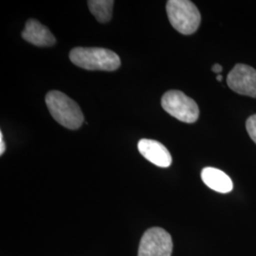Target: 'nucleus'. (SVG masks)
<instances>
[{"label":"nucleus","instance_id":"6","mask_svg":"<svg viewBox=\"0 0 256 256\" xmlns=\"http://www.w3.org/2000/svg\"><path fill=\"white\" fill-rule=\"evenodd\" d=\"M227 84L232 92L256 98V70L254 68L236 64L227 76Z\"/></svg>","mask_w":256,"mask_h":256},{"label":"nucleus","instance_id":"3","mask_svg":"<svg viewBox=\"0 0 256 256\" xmlns=\"http://www.w3.org/2000/svg\"><path fill=\"white\" fill-rule=\"evenodd\" d=\"M166 12L171 25L185 36L196 32L200 25V12L189 0H169L166 4Z\"/></svg>","mask_w":256,"mask_h":256},{"label":"nucleus","instance_id":"5","mask_svg":"<svg viewBox=\"0 0 256 256\" xmlns=\"http://www.w3.org/2000/svg\"><path fill=\"white\" fill-rule=\"evenodd\" d=\"M172 238L165 230L154 227L147 230L140 242L138 256H171Z\"/></svg>","mask_w":256,"mask_h":256},{"label":"nucleus","instance_id":"13","mask_svg":"<svg viewBox=\"0 0 256 256\" xmlns=\"http://www.w3.org/2000/svg\"><path fill=\"white\" fill-rule=\"evenodd\" d=\"M212 70L216 74H220L222 72V66L218 64H214V66L212 68Z\"/></svg>","mask_w":256,"mask_h":256},{"label":"nucleus","instance_id":"9","mask_svg":"<svg viewBox=\"0 0 256 256\" xmlns=\"http://www.w3.org/2000/svg\"><path fill=\"white\" fill-rule=\"evenodd\" d=\"M202 178L203 182L216 192L227 194L234 189V184L229 176L216 168H204L202 172Z\"/></svg>","mask_w":256,"mask_h":256},{"label":"nucleus","instance_id":"2","mask_svg":"<svg viewBox=\"0 0 256 256\" xmlns=\"http://www.w3.org/2000/svg\"><path fill=\"white\" fill-rule=\"evenodd\" d=\"M46 104L54 119L61 126L68 129L81 128L84 115L76 102L63 92H50L46 96Z\"/></svg>","mask_w":256,"mask_h":256},{"label":"nucleus","instance_id":"10","mask_svg":"<svg viewBox=\"0 0 256 256\" xmlns=\"http://www.w3.org/2000/svg\"><path fill=\"white\" fill-rule=\"evenodd\" d=\"M88 5L90 12L99 22H108L112 18L113 0H90L88 2Z\"/></svg>","mask_w":256,"mask_h":256},{"label":"nucleus","instance_id":"12","mask_svg":"<svg viewBox=\"0 0 256 256\" xmlns=\"http://www.w3.org/2000/svg\"><path fill=\"white\" fill-rule=\"evenodd\" d=\"M5 149H6V146L3 138V133L0 132V155H3V153L5 152Z\"/></svg>","mask_w":256,"mask_h":256},{"label":"nucleus","instance_id":"7","mask_svg":"<svg viewBox=\"0 0 256 256\" xmlns=\"http://www.w3.org/2000/svg\"><path fill=\"white\" fill-rule=\"evenodd\" d=\"M138 149L147 160L158 167L166 168L172 164V156L170 152L158 140L142 138L138 144Z\"/></svg>","mask_w":256,"mask_h":256},{"label":"nucleus","instance_id":"14","mask_svg":"<svg viewBox=\"0 0 256 256\" xmlns=\"http://www.w3.org/2000/svg\"><path fill=\"white\" fill-rule=\"evenodd\" d=\"M222 78H223V77H222V75H220V74H218V77H216L218 81H220V82H221V81H222Z\"/></svg>","mask_w":256,"mask_h":256},{"label":"nucleus","instance_id":"1","mask_svg":"<svg viewBox=\"0 0 256 256\" xmlns=\"http://www.w3.org/2000/svg\"><path fill=\"white\" fill-rule=\"evenodd\" d=\"M70 59L75 66L88 70L114 72L120 66L118 54L102 48H74Z\"/></svg>","mask_w":256,"mask_h":256},{"label":"nucleus","instance_id":"8","mask_svg":"<svg viewBox=\"0 0 256 256\" xmlns=\"http://www.w3.org/2000/svg\"><path fill=\"white\" fill-rule=\"evenodd\" d=\"M22 37L28 43L38 46H50L55 44L52 32L36 19H30L22 32Z\"/></svg>","mask_w":256,"mask_h":256},{"label":"nucleus","instance_id":"11","mask_svg":"<svg viewBox=\"0 0 256 256\" xmlns=\"http://www.w3.org/2000/svg\"><path fill=\"white\" fill-rule=\"evenodd\" d=\"M248 133L252 140L256 144V114L250 116L246 122Z\"/></svg>","mask_w":256,"mask_h":256},{"label":"nucleus","instance_id":"4","mask_svg":"<svg viewBox=\"0 0 256 256\" xmlns=\"http://www.w3.org/2000/svg\"><path fill=\"white\" fill-rule=\"evenodd\" d=\"M162 108L176 119L192 124L200 116V108L192 98L180 90L166 92L162 98Z\"/></svg>","mask_w":256,"mask_h":256}]
</instances>
